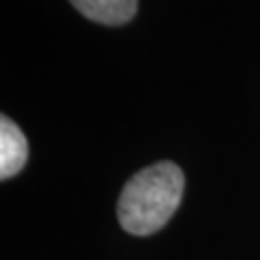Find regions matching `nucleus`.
Segmentation results:
<instances>
[{
  "mask_svg": "<svg viewBox=\"0 0 260 260\" xmlns=\"http://www.w3.org/2000/svg\"><path fill=\"white\" fill-rule=\"evenodd\" d=\"M85 18L104 26H121L135 18L137 0H70Z\"/></svg>",
  "mask_w": 260,
  "mask_h": 260,
  "instance_id": "7ed1b4c3",
  "label": "nucleus"
},
{
  "mask_svg": "<svg viewBox=\"0 0 260 260\" xmlns=\"http://www.w3.org/2000/svg\"><path fill=\"white\" fill-rule=\"evenodd\" d=\"M28 158V141L20 126L7 115L0 117V178L9 180L22 172Z\"/></svg>",
  "mask_w": 260,
  "mask_h": 260,
  "instance_id": "f03ea898",
  "label": "nucleus"
},
{
  "mask_svg": "<svg viewBox=\"0 0 260 260\" xmlns=\"http://www.w3.org/2000/svg\"><path fill=\"white\" fill-rule=\"evenodd\" d=\"M184 174L176 162L162 160L137 172L117 202V219L126 232L148 237L174 217L182 202Z\"/></svg>",
  "mask_w": 260,
  "mask_h": 260,
  "instance_id": "f257e3e1",
  "label": "nucleus"
}]
</instances>
